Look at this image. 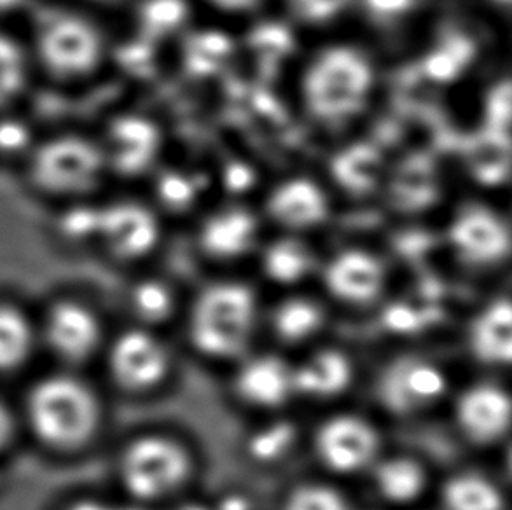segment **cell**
I'll use <instances>...</instances> for the list:
<instances>
[{"label":"cell","instance_id":"1","mask_svg":"<svg viewBox=\"0 0 512 510\" xmlns=\"http://www.w3.org/2000/svg\"><path fill=\"white\" fill-rule=\"evenodd\" d=\"M20 423L56 455H76L97 439L104 406L97 390L74 369L41 376L28 386Z\"/></svg>","mask_w":512,"mask_h":510},{"label":"cell","instance_id":"2","mask_svg":"<svg viewBox=\"0 0 512 510\" xmlns=\"http://www.w3.org/2000/svg\"><path fill=\"white\" fill-rule=\"evenodd\" d=\"M373 88V69L366 56L348 46L320 53L303 81L306 107L315 118L340 123L359 114Z\"/></svg>","mask_w":512,"mask_h":510},{"label":"cell","instance_id":"3","mask_svg":"<svg viewBox=\"0 0 512 510\" xmlns=\"http://www.w3.org/2000/svg\"><path fill=\"white\" fill-rule=\"evenodd\" d=\"M34 53L51 76L77 81L93 74L104 60V35L86 14L48 7L35 21Z\"/></svg>","mask_w":512,"mask_h":510},{"label":"cell","instance_id":"4","mask_svg":"<svg viewBox=\"0 0 512 510\" xmlns=\"http://www.w3.org/2000/svg\"><path fill=\"white\" fill-rule=\"evenodd\" d=\"M256 320V296L247 285L215 283L203 290L194 303L189 336L203 355L229 359L247 346Z\"/></svg>","mask_w":512,"mask_h":510},{"label":"cell","instance_id":"5","mask_svg":"<svg viewBox=\"0 0 512 510\" xmlns=\"http://www.w3.org/2000/svg\"><path fill=\"white\" fill-rule=\"evenodd\" d=\"M28 175L41 193L79 200L100 184L107 170L102 145L77 133H62L35 144Z\"/></svg>","mask_w":512,"mask_h":510},{"label":"cell","instance_id":"6","mask_svg":"<svg viewBox=\"0 0 512 510\" xmlns=\"http://www.w3.org/2000/svg\"><path fill=\"white\" fill-rule=\"evenodd\" d=\"M191 474V460L179 442L165 435H142L118 456L123 490L135 500H160L179 490Z\"/></svg>","mask_w":512,"mask_h":510},{"label":"cell","instance_id":"7","mask_svg":"<svg viewBox=\"0 0 512 510\" xmlns=\"http://www.w3.org/2000/svg\"><path fill=\"white\" fill-rule=\"evenodd\" d=\"M39 343L63 369L83 366L105 348V331L98 311L79 297H60L37 320Z\"/></svg>","mask_w":512,"mask_h":510},{"label":"cell","instance_id":"8","mask_svg":"<svg viewBox=\"0 0 512 510\" xmlns=\"http://www.w3.org/2000/svg\"><path fill=\"white\" fill-rule=\"evenodd\" d=\"M104 350L109 376L125 392H149L167 378L170 366L167 350L151 332L144 329L121 332Z\"/></svg>","mask_w":512,"mask_h":510},{"label":"cell","instance_id":"9","mask_svg":"<svg viewBox=\"0 0 512 510\" xmlns=\"http://www.w3.org/2000/svg\"><path fill=\"white\" fill-rule=\"evenodd\" d=\"M446 388V374L437 364L422 357H402L381 374L378 393L388 411L406 416L436 404Z\"/></svg>","mask_w":512,"mask_h":510},{"label":"cell","instance_id":"10","mask_svg":"<svg viewBox=\"0 0 512 510\" xmlns=\"http://www.w3.org/2000/svg\"><path fill=\"white\" fill-rule=\"evenodd\" d=\"M378 448L380 439L373 425L353 414H340L327 420L315 437L320 462L341 474L366 469Z\"/></svg>","mask_w":512,"mask_h":510},{"label":"cell","instance_id":"11","mask_svg":"<svg viewBox=\"0 0 512 510\" xmlns=\"http://www.w3.org/2000/svg\"><path fill=\"white\" fill-rule=\"evenodd\" d=\"M451 247L471 266H492L511 250L506 222L490 208L471 205L455 217L450 228Z\"/></svg>","mask_w":512,"mask_h":510},{"label":"cell","instance_id":"12","mask_svg":"<svg viewBox=\"0 0 512 510\" xmlns=\"http://www.w3.org/2000/svg\"><path fill=\"white\" fill-rule=\"evenodd\" d=\"M158 236L160 228L154 215L139 203L119 201L100 207L97 240L121 261H135L149 254Z\"/></svg>","mask_w":512,"mask_h":510},{"label":"cell","instance_id":"13","mask_svg":"<svg viewBox=\"0 0 512 510\" xmlns=\"http://www.w3.org/2000/svg\"><path fill=\"white\" fill-rule=\"evenodd\" d=\"M102 145L105 163L121 175H139L153 165L161 145L156 125L139 116L114 119Z\"/></svg>","mask_w":512,"mask_h":510},{"label":"cell","instance_id":"14","mask_svg":"<svg viewBox=\"0 0 512 510\" xmlns=\"http://www.w3.org/2000/svg\"><path fill=\"white\" fill-rule=\"evenodd\" d=\"M457 421L472 442L500 441L511 427L509 395L500 386H472L458 399Z\"/></svg>","mask_w":512,"mask_h":510},{"label":"cell","instance_id":"15","mask_svg":"<svg viewBox=\"0 0 512 510\" xmlns=\"http://www.w3.org/2000/svg\"><path fill=\"white\" fill-rule=\"evenodd\" d=\"M327 289L345 303H371L385 285V271L378 259L362 250H346L327 264Z\"/></svg>","mask_w":512,"mask_h":510},{"label":"cell","instance_id":"16","mask_svg":"<svg viewBox=\"0 0 512 510\" xmlns=\"http://www.w3.org/2000/svg\"><path fill=\"white\" fill-rule=\"evenodd\" d=\"M268 212L285 228L308 229L326 221L329 205L324 191L312 180L294 179L271 193Z\"/></svg>","mask_w":512,"mask_h":510},{"label":"cell","instance_id":"17","mask_svg":"<svg viewBox=\"0 0 512 510\" xmlns=\"http://www.w3.org/2000/svg\"><path fill=\"white\" fill-rule=\"evenodd\" d=\"M236 392L259 407L280 406L294 393L292 369L275 355L249 360L236 376Z\"/></svg>","mask_w":512,"mask_h":510},{"label":"cell","instance_id":"18","mask_svg":"<svg viewBox=\"0 0 512 510\" xmlns=\"http://www.w3.org/2000/svg\"><path fill=\"white\" fill-rule=\"evenodd\" d=\"M41 348L39 327L30 313L13 301H0V374H14L30 364Z\"/></svg>","mask_w":512,"mask_h":510},{"label":"cell","instance_id":"19","mask_svg":"<svg viewBox=\"0 0 512 510\" xmlns=\"http://www.w3.org/2000/svg\"><path fill=\"white\" fill-rule=\"evenodd\" d=\"M254 215L243 208H229L212 215L201 229L203 250L217 259H236L247 254L256 243Z\"/></svg>","mask_w":512,"mask_h":510},{"label":"cell","instance_id":"20","mask_svg":"<svg viewBox=\"0 0 512 510\" xmlns=\"http://www.w3.org/2000/svg\"><path fill=\"white\" fill-rule=\"evenodd\" d=\"M471 350L479 362L506 366L512 357V308L507 299L488 304L471 325Z\"/></svg>","mask_w":512,"mask_h":510},{"label":"cell","instance_id":"21","mask_svg":"<svg viewBox=\"0 0 512 510\" xmlns=\"http://www.w3.org/2000/svg\"><path fill=\"white\" fill-rule=\"evenodd\" d=\"M352 376L350 360L338 350H322L306 360L303 366L292 369L294 392L317 399H327L345 392Z\"/></svg>","mask_w":512,"mask_h":510},{"label":"cell","instance_id":"22","mask_svg":"<svg viewBox=\"0 0 512 510\" xmlns=\"http://www.w3.org/2000/svg\"><path fill=\"white\" fill-rule=\"evenodd\" d=\"M425 481L427 477L422 465L406 456H394L374 470V483L381 497L394 504H408L420 497Z\"/></svg>","mask_w":512,"mask_h":510},{"label":"cell","instance_id":"23","mask_svg":"<svg viewBox=\"0 0 512 510\" xmlns=\"http://www.w3.org/2000/svg\"><path fill=\"white\" fill-rule=\"evenodd\" d=\"M509 135L492 130L479 133L467 151V163L474 179L483 184H500L509 175Z\"/></svg>","mask_w":512,"mask_h":510},{"label":"cell","instance_id":"24","mask_svg":"<svg viewBox=\"0 0 512 510\" xmlns=\"http://www.w3.org/2000/svg\"><path fill=\"white\" fill-rule=\"evenodd\" d=\"M381 163L380 152L371 145L357 144L346 147L341 151L333 163V173L341 186L350 193H366L376 186L380 179Z\"/></svg>","mask_w":512,"mask_h":510},{"label":"cell","instance_id":"25","mask_svg":"<svg viewBox=\"0 0 512 510\" xmlns=\"http://www.w3.org/2000/svg\"><path fill=\"white\" fill-rule=\"evenodd\" d=\"M448 510H504L499 488L485 477L462 474L450 479L443 491Z\"/></svg>","mask_w":512,"mask_h":510},{"label":"cell","instance_id":"26","mask_svg":"<svg viewBox=\"0 0 512 510\" xmlns=\"http://www.w3.org/2000/svg\"><path fill=\"white\" fill-rule=\"evenodd\" d=\"M233 55V42L221 32H200L187 39L184 65L194 77H210L228 63Z\"/></svg>","mask_w":512,"mask_h":510},{"label":"cell","instance_id":"27","mask_svg":"<svg viewBox=\"0 0 512 510\" xmlns=\"http://www.w3.org/2000/svg\"><path fill=\"white\" fill-rule=\"evenodd\" d=\"M30 58L13 35L0 32V112L18 100L27 90Z\"/></svg>","mask_w":512,"mask_h":510},{"label":"cell","instance_id":"28","mask_svg":"<svg viewBox=\"0 0 512 510\" xmlns=\"http://www.w3.org/2000/svg\"><path fill=\"white\" fill-rule=\"evenodd\" d=\"M324 322V313L310 299L296 297L278 306L273 315V329L287 343H301L312 338Z\"/></svg>","mask_w":512,"mask_h":510},{"label":"cell","instance_id":"29","mask_svg":"<svg viewBox=\"0 0 512 510\" xmlns=\"http://www.w3.org/2000/svg\"><path fill=\"white\" fill-rule=\"evenodd\" d=\"M264 271L278 283H296L312 271V252L298 240H278L264 252Z\"/></svg>","mask_w":512,"mask_h":510},{"label":"cell","instance_id":"30","mask_svg":"<svg viewBox=\"0 0 512 510\" xmlns=\"http://www.w3.org/2000/svg\"><path fill=\"white\" fill-rule=\"evenodd\" d=\"M394 194L402 208L425 207L436 196V173L425 161H409L397 175Z\"/></svg>","mask_w":512,"mask_h":510},{"label":"cell","instance_id":"31","mask_svg":"<svg viewBox=\"0 0 512 510\" xmlns=\"http://www.w3.org/2000/svg\"><path fill=\"white\" fill-rule=\"evenodd\" d=\"M186 18V0H144L139 7L140 32L147 41L172 35Z\"/></svg>","mask_w":512,"mask_h":510},{"label":"cell","instance_id":"32","mask_svg":"<svg viewBox=\"0 0 512 510\" xmlns=\"http://www.w3.org/2000/svg\"><path fill=\"white\" fill-rule=\"evenodd\" d=\"M100 207L74 200L63 208L55 221L56 235L65 243H81L97 240Z\"/></svg>","mask_w":512,"mask_h":510},{"label":"cell","instance_id":"33","mask_svg":"<svg viewBox=\"0 0 512 510\" xmlns=\"http://www.w3.org/2000/svg\"><path fill=\"white\" fill-rule=\"evenodd\" d=\"M133 315L146 324L167 320L173 311V296L163 283L147 280L133 287L130 294Z\"/></svg>","mask_w":512,"mask_h":510},{"label":"cell","instance_id":"34","mask_svg":"<svg viewBox=\"0 0 512 510\" xmlns=\"http://www.w3.org/2000/svg\"><path fill=\"white\" fill-rule=\"evenodd\" d=\"M294 441L296 428L287 421H277L250 437L249 453L259 462H275L294 446Z\"/></svg>","mask_w":512,"mask_h":510},{"label":"cell","instance_id":"35","mask_svg":"<svg viewBox=\"0 0 512 510\" xmlns=\"http://www.w3.org/2000/svg\"><path fill=\"white\" fill-rule=\"evenodd\" d=\"M35 144L34 130L25 119L0 112V158H28Z\"/></svg>","mask_w":512,"mask_h":510},{"label":"cell","instance_id":"36","mask_svg":"<svg viewBox=\"0 0 512 510\" xmlns=\"http://www.w3.org/2000/svg\"><path fill=\"white\" fill-rule=\"evenodd\" d=\"M284 510H350L338 491L322 484H305L292 491Z\"/></svg>","mask_w":512,"mask_h":510},{"label":"cell","instance_id":"37","mask_svg":"<svg viewBox=\"0 0 512 510\" xmlns=\"http://www.w3.org/2000/svg\"><path fill=\"white\" fill-rule=\"evenodd\" d=\"M294 13L305 21L322 23L345 9L348 0H289Z\"/></svg>","mask_w":512,"mask_h":510},{"label":"cell","instance_id":"38","mask_svg":"<svg viewBox=\"0 0 512 510\" xmlns=\"http://www.w3.org/2000/svg\"><path fill=\"white\" fill-rule=\"evenodd\" d=\"M511 119V88L509 83L500 84L488 98V128L506 131Z\"/></svg>","mask_w":512,"mask_h":510},{"label":"cell","instance_id":"39","mask_svg":"<svg viewBox=\"0 0 512 510\" xmlns=\"http://www.w3.org/2000/svg\"><path fill=\"white\" fill-rule=\"evenodd\" d=\"M160 194L161 200L165 201L168 207L179 208L187 200H191V187L182 177L168 175L161 180Z\"/></svg>","mask_w":512,"mask_h":510},{"label":"cell","instance_id":"40","mask_svg":"<svg viewBox=\"0 0 512 510\" xmlns=\"http://www.w3.org/2000/svg\"><path fill=\"white\" fill-rule=\"evenodd\" d=\"M20 427V414L14 413L13 409L0 399V456L13 446Z\"/></svg>","mask_w":512,"mask_h":510},{"label":"cell","instance_id":"41","mask_svg":"<svg viewBox=\"0 0 512 510\" xmlns=\"http://www.w3.org/2000/svg\"><path fill=\"white\" fill-rule=\"evenodd\" d=\"M367 11L378 18H394L401 16L413 6V0H364Z\"/></svg>","mask_w":512,"mask_h":510},{"label":"cell","instance_id":"42","mask_svg":"<svg viewBox=\"0 0 512 510\" xmlns=\"http://www.w3.org/2000/svg\"><path fill=\"white\" fill-rule=\"evenodd\" d=\"M208 2H212L215 7H219L222 11H231V13L249 11V9L259 4V0H208Z\"/></svg>","mask_w":512,"mask_h":510},{"label":"cell","instance_id":"43","mask_svg":"<svg viewBox=\"0 0 512 510\" xmlns=\"http://www.w3.org/2000/svg\"><path fill=\"white\" fill-rule=\"evenodd\" d=\"M221 510H249L247 498L229 497L222 500Z\"/></svg>","mask_w":512,"mask_h":510},{"label":"cell","instance_id":"44","mask_svg":"<svg viewBox=\"0 0 512 510\" xmlns=\"http://www.w3.org/2000/svg\"><path fill=\"white\" fill-rule=\"evenodd\" d=\"M30 0H0V13H13L27 6Z\"/></svg>","mask_w":512,"mask_h":510},{"label":"cell","instance_id":"45","mask_svg":"<svg viewBox=\"0 0 512 510\" xmlns=\"http://www.w3.org/2000/svg\"><path fill=\"white\" fill-rule=\"evenodd\" d=\"M72 510H100L95 505H76Z\"/></svg>","mask_w":512,"mask_h":510},{"label":"cell","instance_id":"46","mask_svg":"<svg viewBox=\"0 0 512 510\" xmlns=\"http://www.w3.org/2000/svg\"><path fill=\"white\" fill-rule=\"evenodd\" d=\"M91 2H97V4H114V2H119V0H91Z\"/></svg>","mask_w":512,"mask_h":510},{"label":"cell","instance_id":"47","mask_svg":"<svg viewBox=\"0 0 512 510\" xmlns=\"http://www.w3.org/2000/svg\"><path fill=\"white\" fill-rule=\"evenodd\" d=\"M495 2H499V4H509V0H495Z\"/></svg>","mask_w":512,"mask_h":510}]
</instances>
